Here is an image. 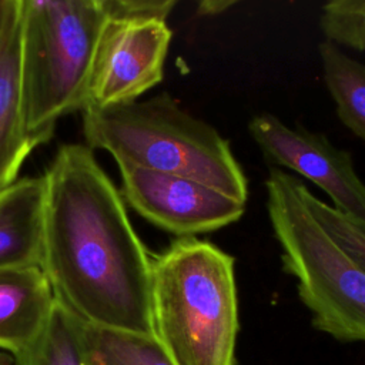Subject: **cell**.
I'll return each instance as SVG.
<instances>
[{"mask_svg": "<svg viewBox=\"0 0 365 365\" xmlns=\"http://www.w3.org/2000/svg\"><path fill=\"white\" fill-rule=\"evenodd\" d=\"M43 177L41 268L54 298L86 324L154 335L151 254L93 150L61 145Z\"/></svg>", "mask_w": 365, "mask_h": 365, "instance_id": "obj_1", "label": "cell"}, {"mask_svg": "<svg viewBox=\"0 0 365 365\" xmlns=\"http://www.w3.org/2000/svg\"><path fill=\"white\" fill-rule=\"evenodd\" d=\"M154 335L175 365H234L235 259L197 237L151 255Z\"/></svg>", "mask_w": 365, "mask_h": 365, "instance_id": "obj_2", "label": "cell"}, {"mask_svg": "<svg viewBox=\"0 0 365 365\" xmlns=\"http://www.w3.org/2000/svg\"><path fill=\"white\" fill-rule=\"evenodd\" d=\"M81 114L90 150L107 151L117 164L185 177L247 202L248 181L230 141L168 93L111 107H87Z\"/></svg>", "mask_w": 365, "mask_h": 365, "instance_id": "obj_3", "label": "cell"}, {"mask_svg": "<svg viewBox=\"0 0 365 365\" xmlns=\"http://www.w3.org/2000/svg\"><path fill=\"white\" fill-rule=\"evenodd\" d=\"M107 19L104 0H20L21 113L27 135L38 145L53 137L61 117L84 110Z\"/></svg>", "mask_w": 365, "mask_h": 365, "instance_id": "obj_4", "label": "cell"}, {"mask_svg": "<svg viewBox=\"0 0 365 365\" xmlns=\"http://www.w3.org/2000/svg\"><path fill=\"white\" fill-rule=\"evenodd\" d=\"M305 187L291 173L269 167L267 211L282 268L297 279L298 297L317 329L341 341L365 342V272L317 222L304 198Z\"/></svg>", "mask_w": 365, "mask_h": 365, "instance_id": "obj_5", "label": "cell"}, {"mask_svg": "<svg viewBox=\"0 0 365 365\" xmlns=\"http://www.w3.org/2000/svg\"><path fill=\"white\" fill-rule=\"evenodd\" d=\"M108 19L91 68L86 107L138 100L163 81L175 0H104Z\"/></svg>", "mask_w": 365, "mask_h": 365, "instance_id": "obj_6", "label": "cell"}, {"mask_svg": "<svg viewBox=\"0 0 365 365\" xmlns=\"http://www.w3.org/2000/svg\"><path fill=\"white\" fill-rule=\"evenodd\" d=\"M248 131L269 167L287 168L319 187L334 208L365 228V182L349 151L304 125L288 127L271 113L255 114Z\"/></svg>", "mask_w": 365, "mask_h": 365, "instance_id": "obj_7", "label": "cell"}, {"mask_svg": "<svg viewBox=\"0 0 365 365\" xmlns=\"http://www.w3.org/2000/svg\"><path fill=\"white\" fill-rule=\"evenodd\" d=\"M124 201L153 225L177 235L195 237L238 221L245 204L202 182L117 164Z\"/></svg>", "mask_w": 365, "mask_h": 365, "instance_id": "obj_8", "label": "cell"}, {"mask_svg": "<svg viewBox=\"0 0 365 365\" xmlns=\"http://www.w3.org/2000/svg\"><path fill=\"white\" fill-rule=\"evenodd\" d=\"M56 298L41 265L0 269V351L23 355L38 339Z\"/></svg>", "mask_w": 365, "mask_h": 365, "instance_id": "obj_9", "label": "cell"}, {"mask_svg": "<svg viewBox=\"0 0 365 365\" xmlns=\"http://www.w3.org/2000/svg\"><path fill=\"white\" fill-rule=\"evenodd\" d=\"M20 0H4L0 27V191L17 180L29 154L38 147L26 133L19 86Z\"/></svg>", "mask_w": 365, "mask_h": 365, "instance_id": "obj_10", "label": "cell"}, {"mask_svg": "<svg viewBox=\"0 0 365 365\" xmlns=\"http://www.w3.org/2000/svg\"><path fill=\"white\" fill-rule=\"evenodd\" d=\"M44 177H23L0 191V269L41 265Z\"/></svg>", "mask_w": 365, "mask_h": 365, "instance_id": "obj_11", "label": "cell"}, {"mask_svg": "<svg viewBox=\"0 0 365 365\" xmlns=\"http://www.w3.org/2000/svg\"><path fill=\"white\" fill-rule=\"evenodd\" d=\"M318 53L339 121L365 141V64L327 40L319 43Z\"/></svg>", "mask_w": 365, "mask_h": 365, "instance_id": "obj_12", "label": "cell"}, {"mask_svg": "<svg viewBox=\"0 0 365 365\" xmlns=\"http://www.w3.org/2000/svg\"><path fill=\"white\" fill-rule=\"evenodd\" d=\"M81 336L87 365H175L155 335L83 322Z\"/></svg>", "mask_w": 365, "mask_h": 365, "instance_id": "obj_13", "label": "cell"}, {"mask_svg": "<svg viewBox=\"0 0 365 365\" xmlns=\"http://www.w3.org/2000/svg\"><path fill=\"white\" fill-rule=\"evenodd\" d=\"M81 328L83 321L56 299L44 331L16 365H87Z\"/></svg>", "mask_w": 365, "mask_h": 365, "instance_id": "obj_14", "label": "cell"}, {"mask_svg": "<svg viewBox=\"0 0 365 365\" xmlns=\"http://www.w3.org/2000/svg\"><path fill=\"white\" fill-rule=\"evenodd\" d=\"M319 29L325 40L365 51V0H332L322 6Z\"/></svg>", "mask_w": 365, "mask_h": 365, "instance_id": "obj_15", "label": "cell"}, {"mask_svg": "<svg viewBox=\"0 0 365 365\" xmlns=\"http://www.w3.org/2000/svg\"><path fill=\"white\" fill-rule=\"evenodd\" d=\"M305 202L328 237L365 272V228L304 188Z\"/></svg>", "mask_w": 365, "mask_h": 365, "instance_id": "obj_16", "label": "cell"}, {"mask_svg": "<svg viewBox=\"0 0 365 365\" xmlns=\"http://www.w3.org/2000/svg\"><path fill=\"white\" fill-rule=\"evenodd\" d=\"M235 1L231 0H205L197 4V14L200 16H217L232 7Z\"/></svg>", "mask_w": 365, "mask_h": 365, "instance_id": "obj_17", "label": "cell"}, {"mask_svg": "<svg viewBox=\"0 0 365 365\" xmlns=\"http://www.w3.org/2000/svg\"><path fill=\"white\" fill-rule=\"evenodd\" d=\"M0 365H16L13 356L4 354V352H0Z\"/></svg>", "mask_w": 365, "mask_h": 365, "instance_id": "obj_18", "label": "cell"}, {"mask_svg": "<svg viewBox=\"0 0 365 365\" xmlns=\"http://www.w3.org/2000/svg\"><path fill=\"white\" fill-rule=\"evenodd\" d=\"M3 4H4V0H0V27H1V19H3Z\"/></svg>", "mask_w": 365, "mask_h": 365, "instance_id": "obj_19", "label": "cell"}]
</instances>
